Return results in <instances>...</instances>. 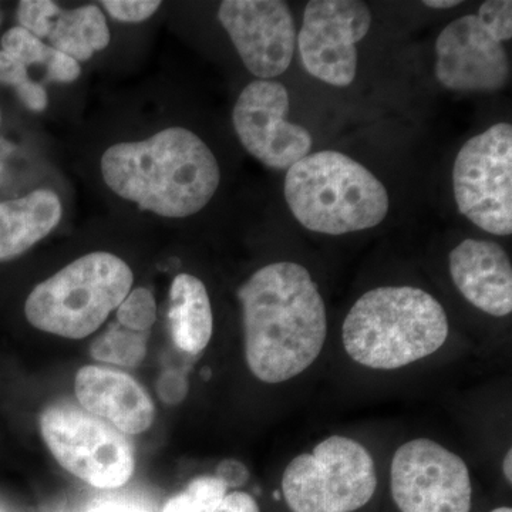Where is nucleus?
Returning a JSON list of instances; mask_svg holds the SVG:
<instances>
[{
    "label": "nucleus",
    "instance_id": "nucleus-1",
    "mask_svg": "<svg viewBox=\"0 0 512 512\" xmlns=\"http://www.w3.org/2000/svg\"><path fill=\"white\" fill-rule=\"evenodd\" d=\"M245 359L261 382H288L313 365L328 333L325 302L305 266L276 262L239 288Z\"/></svg>",
    "mask_w": 512,
    "mask_h": 512
},
{
    "label": "nucleus",
    "instance_id": "nucleus-2",
    "mask_svg": "<svg viewBox=\"0 0 512 512\" xmlns=\"http://www.w3.org/2000/svg\"><path fill=\"white\" fill-rule=\"evenodd\" d=\"M101 174L121 198L165 218L197 214L221 181L210 147L181 127L165 128L136 143L114 144L101 157Z\"/></svg>",
    "mask_w": 512,
    "mask_h": 512
},
{
    "label": "nucleus",
    "instance_id": "nucleus-3",
    "mask_svg": "<svg viewBox=\"0 0 512 512\" xmlns=\"http://www.w3.org/2000/svg\"><path fill=\"white\" fill-rule=\"evenodd\" d=\"M448 338L441 303L413 286H383L357 299L343 323V346L359 365L394 370L433 355Z\"/></svg>",
    "mask_w": 512,
    "mask_h": 512
},
{
    "label": "nucleus",
    "instance_id": "nucleus-4",
    "mask_svg": "<svg viewBox=\"0 0 512 512\" xmlns=\"http://www.w3.org/2000/svg\"><path fill=\"white\" fill-rule=\"evenodd\" d=\"M293 217L319 234L343 235L379 225L390 208L386 187L375 174L339 151L308 154L285 178Z\"/></svg>",
    "mask_w": 512,
    "mask_h": 512
},
{
    "label": "nucleus",
    "instance_id": "nucleus-5",
    "mask_svg": "<svg viewBox=\"0 0 512 512\" xmlns=\"http://www.w3.org/2000/svg\"><path fill=\"white\" fill-rule=\"evenodd\" d=\"M130 266L109 252L76 259L30 292V325L66 339L92 335L119 308L133 286Z\"/></svg>",
    "mask_w": 512,
    "mask_h": 512
},
{
    "label": "nucleus",
    "instance_id": "nucleus-6",
    "mask_svg": "<svg viewBox=\"0 0 512 512\" xmlns=\"http://www.w3.org/2000/svg\"><path fill=\"white\" fill-rule=\"evenodd\" d=\"M377 488L375 463L362 444L348 437L320 441L312 453L293 458L282 477L292 512H355Z\"/></svg>",
    "mask_w": 512,
    "mask_h": 512
},
{
    "label": "nucleus",
    "instance_id": "nucleus-7",
    "mask_svg": "<svg viewBox=\"0 0 512 512\" xmlns=\"http://www.w3.org/2000/svg\"><path fill=\"white\" fill-rule=\"evenodd\" d=\"M40 433L57 463L94 488L113 490L133 477V443L116 427L80 407H47L40 416Z\"/></svg>",
    "mask_w": 512,
    "mask_h": 512
},
{
    "label": "nucleus",
    "instance_id": "nucleus-8",
    "mask_svg": "<svg viewBox=\"0 0 512 512\" xmlns=\"http://www.w3.org/2000/svg\"><path fill=\"white\" fill-rule=\"evenodd\" d=\"M453 188L458 211L490 234L512 232V127L508 123L470 138L457 154Z\"/></svg>",
    "mask_w": 512,
    "mask_h": 512
},
{
    "label": "nucleus",
    "instance_id": "nucleus-9",
    "mask_svg": "<svg viewBox=\"0 0 512 512\" xmlns=\"http://www.w3.org/2000/svg\"><path fill=\"white\" fill-rule=\"evenodd\" d=\"M390 490L400 512H470L473 485L463 458L436 441H407L394 453Z\"/></svg>",
    "mask_w": 512,
    "mask_h": 512
},
{
    "label": "nucleus",
    "instance_id": "nucleus-10",
    "mask_svg": "<svg viewBox=\"0 0 512 512\" xmlns=\"http://www.w3.org/2000/svg\"><path fill=\"white\" fill-rule=\"evenodd\" d=\"M372 26V13L357 0H312L306 5L296 37L303 67L330 86L346 87L355 80L357 49Z\"/></svg>",
    "mask_w": 512,
    "mask_h": 512
},
{
    "label": "nucleus",
    "instance_id": "nucleus-11",
    "mask_svg": "<svg viewBox=\"0 0 512 512\" xmlns=\"http://www.w3.org/2000/svg\"><path fill=\"white\" fill-rule=\"evenodd\" d=\"M289 93L274 80H255L239 94L232 113L235 133L245 150L274 170H289L311 153V133L286 120Z\"/></svg>",
    "mask_w": 512,
    "mask_h": 512
},
{
    "label": "nucleus",
    "instance_id": "nucleus-12",
    "mask_svg": "<svg viewBox=\"0 0 512 512\" xmlns=\"http://www.w3.org/2000/svg\"><path fill=\"white\" fill-rule=\"evenodd\" d=\"M218 19L245 67L271 80L291 66L296 28L288 3L281 0H225Z\"/></svg>",
    "mask_w": 512,
    "mask_h": 512
},
{
    "label": "nucleus",
    "instance_id": "nucleus-13",
    "mask_svg": "<svg viewBox=\"0 0 512 512\" xmlns=\"http://www.w3.org/2000/svg\"><path fill=\"white\" fill-rule=\"evenodd\" d=\"M436 77L454 92H497L510 73L503 42L477 15L451 22L436 42Z\"/></svg>",
    "mask_w": 512,
    "mask_h": 512
},
{
    "label": "nucleus",
    "instance_id": "nucleus-14",
    "mask_svg": "<svg viewBox=\"0 0 512 512\" xmlns=\"http://www.w3.org/2000/svg\"><path fill=\"white\" fill-rule=\"evenodd\" d=\"M74 392L83 410L107 421L126 436L153 426L156 407L133 376L103 366H84L74 379Z\"/></svg>",
    "mask_w": 512,
    "mask_h": 512
},
{
    "label": "nucleus",
    "instance_id": "nucleus-15",
    "mask_svg": "<svg viewBox=\"0 0 512 512\" xmlns=\"http://www.w3.org/2000/svg\"><path fill=\"white\" fill-rule=\"evenodd\" d=\"M450 274L461 295L477 309L497 318L512 311V266L501 245L466 239L451 251Z\"/></svg>",
    "mask_w": 512,
    "mask_h": 512
},
{
    "label": "nucleus",
    "instance_id": "nucleus-16",
    "mask_svg": "<svg viewBox=\"0 0 512 512\" xmlns=\"http://www.w3.org/2000/svg\"><path fill=\"white\" fill-rule=\"evenodd\" d=\"M62 215L60 198L45 188L18 200L0 202V262L29 251L59 225Z\"/></svg>",
    "mask_w": 512,
    "mask_h": 512
},
{
    "label": "nucleus",
    "instance_id": "nucleus-17",
    "mask_svg": "<svg viewBox=\"0 0 512 512\" xmlns=\"http://www.w3.org/2000/svg\"><path fill=\"white\" fill-rule=\"evenodd\" d=\"M171 338L188 355H198L210 343L214 318L210 296L201 279L190 274L175 276L168 306Z\"/></svg>",
    "mask_w": 512,
    "mask_h": 512
},
{
    "label": "nucleus",
    "instance_id": "nucleus-18",
    "mask_svg": "<svg viewBox=\"0 0 512 512\" xmlns=\"http://www.w3.org/2000/svg\"><path fill=\"white\" fill-rule=\"evenodd\" d=\"M47 39L53 49L80 63L87 62L94 53L109 46L110 30L99 6L60 9L53 19Z\"/></svg>",
    "mask_w": 512,
    "mask_h": 512
},
{
    "label": "nucleus",
    "instance_id": "nucleus-19",
    "mask_svg": "<svg viewBox=\"0 0 512 512\" xmlns=\"http://www.w3.org/2000/svg\"><path fill=\"white\" fill-rule=\"evenodd\" d=\"M148 332H136L114 323L94 340L90 355L100 362L137 367L147 355Z\"/></svg>",
    "mask_w": 512,
    "mask_h": 512
},
{
    "label": "nucleus",
    "instance_id": "nucleus-20",
    "mask_svg": "<svg viewBox=\"0 0 512 512\" xmlns=\"http://www.w3.org/2000/svg\"><path fill=\"white\" fill-rule=\"evenodd\" d=\"M227 490V485L215 476L194 478L181 493L167 501L163 512H214Z\"/></svg>",
    "mask_w": 512,
    "mask_h": 512
},
{
    "label": "nucleus",
    "instance_id": "nucleus-21",
    "mask_svg": "<svg viewBox=\"0 0 512 512\" xmlns=\"http://www.w3.org/2000/svg\"><path fill=\"white\" fill-rule=\"evenodd\" d=\"M0 83L13 87L23 106L30 111L40 113L49 103L45 87L30 79L28 67L3 50H0Z\"/></svg>",
    "mask_w": 512,
    "mask_h": 512
},
{
    "label": "nucleus",
    "instance_id": "nucleus-22",
    "mask_svg": "<svg viewBox=\"0 0 512 512\" xmlns=\"http://www.w3.org/2000/svg\"><path fill=\"white\" fill-rule=\"evenodd\" d=\"M117 323L136 332H148L157 320V303L147 288L130 291L116 309Z\"/></svg>",
    "mask_w": 512,
    "mask_h": 512
},
{
    "label": "nucleus",
    "instance_id": "nucleus-23",
    "mask_svg": "<svg viewBox=\"0 0 512 512\" xmlns=\"http://www.w3.org/2000/svg\"><path fill=\"white\" fill-rule=\"evenodd\" d=\"M2 50L18 59L26 67L42 64L46 69L56 52L52 46L45 45L39 37L33 36L20 26L9 29L3 35Z\"/></svg>",
    "mask_w": 512,
    "mask_h": 512
},
{
    "label": "nucleus",
    "instance_id": "nucleus-24",
    "mask_svg": "<svg viewBox=\"0 0 512 512\" xmlns=\"http://www.w3.org/2000/svg\"><path fill=\"white\" fill-rule=\"evenodd\" d=\"M60 12L59 6L50 0H23L19 3L18 20L20 28L28 30L40 40L49 36L53 19Z\"/></svg>",
    "mask_w": 512,
    "mask_h": 512
},
{
    "label": "nucleus",
    "instance_id": "nucleus-25",
    "mask_svg": "<svg viewBox=\"0 0 512 512\" xmlns=\"http://www.w3.org/2000/svg\"><path fill=\"white\" fill-rule=\"evenodd\" d=\"M484 23L500 42L510 40L512 37V3L510 0H488L481 5L477 13Z\"/></svg>",
    "mask_w": 512,
    "mask_h": 512
},
{
    "label": "nucleus",
    "instance_id": "nucleus-26",
    "mask_svg": "<svg viewBox=\"0 0 512 512\" xmlns=\"http://www.w3.org/2000/svg\"><path fill=\"white\" fill-rule=\"evenodd\" d=\"M101 6L111 18L126 23H140L150 19L161 6L153 0H104Z\"/></svg>",
    "mask_w": 512,
    "mask_h": 512
},
{
    "label": "nucleus",
    "instance_id": "nucleus-27",
    "mask_svg": "<svg viewBox=\"0 0 512 512\" xmlns=\"http://www.w3.org/2000/svg\"><path fill=\"white\" fill-rule=\"evenodd\" d=\"M188 392V383L184 375L175 370H167L161 373L157 382L158 397L167 404L183 402Z\"/></svg>",
    "mask_w": 512,
    "mask_h": 512
},
{
    "label": "nucleus",
    "instance_id": "nucleus-28",
    "mask_svg": "<svg viewBox=\"0 0 512 512\" xmlns=\"http://www.w3.org/2000/svg\"><path fill=\"white\" fill-rule=\"evenodd\" d=\"M217 478H220L222 483L227 487H241L249 480V471L238 460H224L221 461L220 466L217 467Z\"/></svg>",
    "mask_w": 512,
    "mask_h": 512
},
{
    "label": "nucleus",
    "instance_id": "nucleus-29",
    "mask_svg": "<svg viewBox=\"0 0 512 512\" xmlns=\"http://www.w3.org/2000/svg\"><path fill=\"white\" fill-rule=\"evenodd\" d=\"M214 512H261L255 498L242 491L225 494Z\"/></svg>",
    "mask_w": 512,
    "mask_h": 512
},
{
    "label": "nucleus",
    "instance_id": "nucleus-30",
    "mask_svg": "<svg viewBox=\"0 0 512 512\" xmlns=\"http://www.w3.org/2000/svg\"><path fill=\"white\" fill-rule=\"evenodd\" d=\"M90 512H144L137 507H131V505L117 504V503H106L101 504L99 507L93 508Z\"/></svg>",
    "mask_w": 512,
    "mask_h": 512
},
{
    "label": "nucleus",
    "instance_id": "nucleus-31",
    "mask_svg": "<svg viewBox=\"0 0 512 512\" xmlns=\"http://www.w3.org/2000/svg\"><path fill=\"white\" fill-rule=\"evenodd\" d=\"M460 0H426L424 5L433 9H450L460 5Z\"/></svg>",
    "mask_w": 512,
    "mask_h": 512
},
{
    "label": "nucleus",
    "instance_id": "nucleus-32",
    "mask_svg": "<svg viewBox=\"0 0 512 512\" xmlns=\"http://www.w3.org/2000/svg\"><path fill=\"white\" fill-rule=\"evenodd\" d=\"M504 476L505 480L508 483H512V451L508 450V453L505 454L504 464H503Z\"/></svg>",
    "mask_w": 512,
    "mask_h": 512
},
{
    "label": "nucleus",
    "instance_id": "nucleus-33",
    "mask_svg": "<svg viewBox=\"0 0 512 512\" xmlns=\"http://www.w3.org/2000/svg\"><path fill=\"white\" fill-rule=\"evenodd\" d=\"M491 512H512V510L510 507H500V508H495V510H493Z\"/></svg>",
    "mask_w": 512,
    "mask_h": 512
},
{
    "label": "nucleus",
    "instance_id": "nucleus-34",
    "mask_svg": "<svg viewBox=\"0 0 512 512\" xmlns=\"http://www.w3.org/2000/svg\"><path fill=\"white\" fill-rule=\"evenodd\" d=\"M0 123H2V113H0Z\"/></svg>",
    "mask_w": 512,
    "mask_h": 512
}]
</instances>
